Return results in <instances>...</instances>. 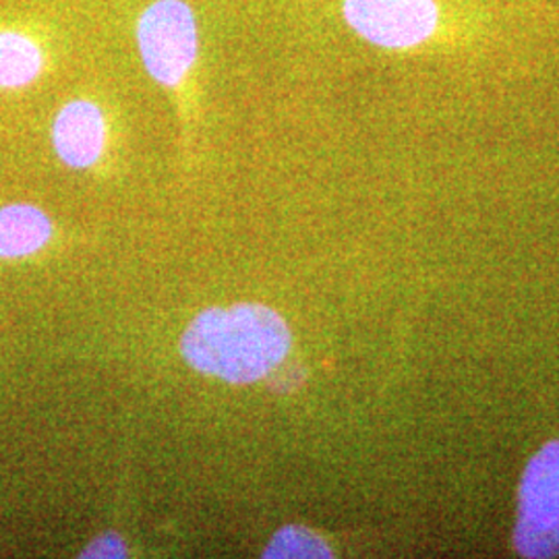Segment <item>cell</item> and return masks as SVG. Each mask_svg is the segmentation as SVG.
Returning <instances> with one entry per match:
<instances>
[{"instance_id":"1","label":"cell","mask_w":559,"mask_h":559,"mask_svg":"<svg viewBox=\"0 0 559 559\" xmlns=\"http://www.w3.org/2000/svg\"><path fill=\"white\" fill-rule=\"evenodd\" d=\"M290 344V330L274 309L242 302L200 313L185 330L180 353L200 373L228 383H253L286 359Z\"/></svg>"},{"instance_id":"8","label":"cell","mask_w":559,"mask_h":559,"mask_svg":"<svg viewBox=\"0 0 559 559\" xmlns=\"http://www.w3.org/2000/svg\"><path fill=\"white\" fill-rule=\"evenodd\" d=\"M263 558H332L330 545L305 526H286L274 535Z\"/></svg>"},{"instance_id":"6","label":"cell","mask_w":559,"mask_h":559,"mask_svg":"<svg viewBox=\"0 0 559 559\" xmlns=\"http://www.w3.org/2000/svg\"><path fill=\"white\" fill-rule=\"evenodd\" d=\"M52 224L40 207L13 203L0 210V258H27L50 240Z\"/></svg>"},{"instance_id":"4","label":"cell","mask_w":559,"mask_h":559,"mask_svg":"<svg viewBox=\"0 0 559 559\" xmlns=\"http://www.w3.org/2000/svg\"><path fill=\"white\" fill-rule=\"evenodd\" d=\"M52 143L69 168H90L100 160L106 145V119L90 100L67 102L52 122Z\"/></svg>"},{"instance_id":"3","label":"cell","mask_w":559,"mask_h":559,"mask_svg":"<svg viewBox=\"0 0 559 559\" xmlns=\"http://www.w3.org/2000/svg\"><path fill=\"white\" fill-rule=\"evenodd\" d=\"M342 11L360 38L390 50L419 46L438 25L433 0H344Z\"/></svg>"},{"instance_id":"7","label":"cell","mask_w":559,"mask_h":559,"mask_svg":"<svg viewBox=\"0 0 559 559\" xmlns=\"http://www.w3.org/2000/svg\"><path fill=\"white\" fill-rule=\"evenodd\" d=\"M46 52L21 29H0V90H23L40 80Z\"/></svg>"},{"instance_id":"10","label":"cell","mask_w":559,"mask_h":559,"mask_svg":"<svg viewBox=\"0 0 559 559\" xmlns=\"http://www.w3.org/2000/svg\"><path fill=\"white\" fill-rule=\"evenodd\" d=\"M127 543L120 539L117 533H106L98 539L92 540L85 551L81 554V558H127Z\"/></svg>"},{"instance_id":"9","label":"cell","mask_w":559,"mask_h":559,"mask_svg":"<svg viewBox=\"0 0 559 559\" xmlns=\"http://www.w3.org/2000/svg\"><path fill=\"white\" fill-rule=\"evenodd\" d=\"M514 545L524 558H556L559 556V522L520 516Z\"/></svg>"},{"instance_id":"2","label":"cell","mask_w":559,"mask_h":559,"mask_svg":"<svg viewBox=\"0 0 559 559\" xmlns=\"http://www.w3.org/2000/svg\"><path fill=\"white\" fill-rule=\"evenodd\" d=\"M141 62L150 78L177 90L200 60V23L185 0L150 2L135 25Z\"/></svg>"},{"instance_id":"5","label":"cell","mask_w":559,"mask_h":559,"mask_svg":"<svg viewBox=\"0 0 559 559\" xmlns=\"http://www.w3.org/2000/svg\"><path fill=\"white\" fill-rule=\"evenodd\" d=\"M520 516L559 522V441L547 443L528 462L520 485Z\"/></svg>"}]
</instances>
